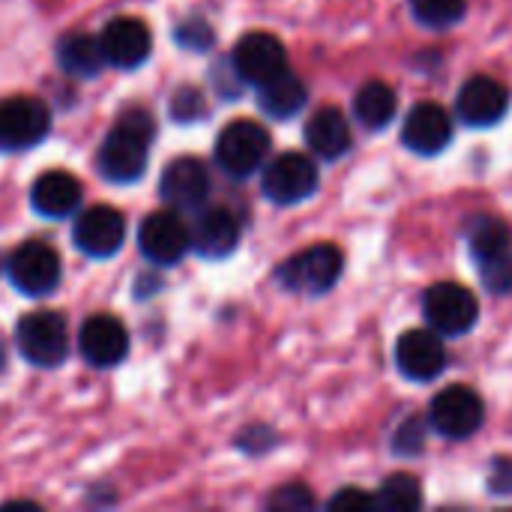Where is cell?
Here are the masks:
<instances>
[{"label": "cell", "mask_w": 512, "mask_h": 512, "mask_svg": "<svg viewBox=\"0 0 512 512\" xmlns=\"http://www.w3.org/2000/svg\"><path fill=\"white\" fill-rule=\"evenodd\" d=\"M153 141V117L141 108L120 114L114 129L105 135L96 168L108 183H135L147 171V153Z\"/></svg>", "instance_id": "obj_1"}, {"label": "cell", "mask_w": 512, "mask_h": 512, "mask_svg": "<svg viewBox=\"0 0 512 512\" xmlns=\"http://www.w3.org/2000/svg\"><path fill=\"white\" fill-rule=\"evenodd\" d=\"M468 246L480 267L483 285L492 294H510L512 291V249L510 231L501 219L492 216H474L468 222Z\"/></svg>", "instance_id": "obj_2"}, {"label": "cell", "mask_w": 512, "mask_h": 512, "mask_svg": "<svg viewBox=\"0 0 512 512\" xmlns=\"http://www.w3.org/2000/svg\"><path fill=\"white\" fill-rule=\"evenodd\" d=\"M342 267H345L342 252L330 243H318V246H309V249L297 252L294 258H288L276 276H279L282 288H288L294 294L318 297L339 282Z\"/></svg>", "instance_id": "obj_3"}, {"label": "cell", "mask_w": 512, "mask_h": 512, "mask_svg": "<svg viewBox=\"0 0 512 512\" xmlns=\"http://www.w3.org/2000/svg\"><path fill=\"white\" fill-rule=\"evenodd\" d=\"M15 345L30 366L54 369L69 354V330L57 312H30L18 321Z\"/></svg>", "instance_id": "obj_4"}, {"label": "cell", "mask_w": 512, "mask_h": 512, "mask_svg": "<svg viewBox=\"0 0 512 512\" xmlns=\"http://www.w3.org/2000/svg\"><path fill=\"white\" fill-rule=\"evenodd\" d=\"M270 153V135L255 120H234L216 138V162L225 174L252 177Z\"/></svg>", "instance_id": "obj_5"}, {"label": "cell", "mask_w": 512, "mask_h": 512, "mask_svg": "<svg viewBox=\"0 0 512 512\" xmlns=\"http://www.w3.org/2000/svg\"><path fill=\"white\" fill-rule=\"evenodd\" d=\"M426 321L441 336H465L480 318L477 297L459 282H438L423 297Z\"/></svg>", "instance_id": "obj_6"}, {"label": "cell", "mask_w": 512, "mask_h": 512, "mask_svg": "<svg viewBox=\"0 0 512 512\" xmlns=\"http://www.w3.org/2000/svg\"><path fill=\"white\" fill-rule=\"evenodd\" d=\"M60 270V255L42 240L21 243L6 261L12 285L27 297H48L60 285Z\"/></svg>", "instance_id": "obj_7"}, {"label": "cell", "mask_w": 512, "mask_h": 512, "mask_svg": "<svg viewBox=\"0 0 512 512\" xmlns=\"http://www.w3.org/2000/svg\"><path fill=\"white\" fill-rule=\"evenodd\" d=\"M51 129L48 105L36 96L0 99V150L15 153L36 147Z\"/></svg>", "instance_id": "obj_8"}, {"label": "cell", "mask_w": 512, "mask_h": 512, "mask_svg": "<svg viewBox=\"0 0 512 512\" xmlns=\"http://www.w3.org/2000/svg\"><path fill=\"white\" fill-rule=\"evenodd\" d=\"M429 420L438 435H444L450 441H465L483 426L486 408H483V399L471 387L453 384L432 399Z\"/></svg>", "instance_id": "obj_9"}, {"label": "cell", "mask_w": 512, "mask_h": 512, "mask_svg": "<svg viewBox=\"0 0 512 512\" xmlns=\"http://www.w3.org/2000/svg\"><path fill=\"white\" fill-rule=\"evenodd\" d=\"M318 189V165L306 153L276 156L261 177V192L273 204H300Z\"/></svg>", "instance_id": "obj_10"}, {"label": "cell", "mask_w": 512, "mask_h": 512, "mask_svg": "<svg viewBox=\"0 0 512 512\" xmlns=\"http://www.w3.org/2000/svg\"><path fill=\"white\" fill-rule=\"evenodd\" d=\"M231 63H234V72L243 81L258 87V84H264V81H270V78H276L279 72L288 69V51L273 33L255 30V33H246L234 45Z\"/></svg>", "instance_id": "obj_11"}, {"label": "cell", "mask_w": 512, "mask_h": 512, "mask_svg": "<svg viewBox=\"0 0 512 512\" xmlns=\"http://www.w3.org/2000/svg\"><path fill=\"white\" fill-rule=\"evenodd\" d=\"M138 249L147 261H153L159 267H171L192 249L189 246V228L183 225V219L174 210L150 213L141 222Z\"/></svg>", "instance_id": "obj_12"}, {"label": "cell", "mask_w": 512, "mask_h": 512, "mask_svg": "<svg viewBox=\"0 0 512 512\" xmlns=\"http://www.w3.org/2000/svg\"><path fill=\"white\" fill-rule=\"evenodd\" d=\"M72 240L87 258H111L126 240V219L114 207H90L75 219Z\"/></svg>", "instance_id": "obj_13"}, {"label": "cell", "mask_w": 512, "mask_h": 512, "mask_svg": "<svg viewBox=\"0 0 512 512\" xmlns=\"http://www.w3.org/2000/svg\"><path fill=\"white\" fill-rule=\"evenodd\" d=\"M78 351L93 369H111L129 354V333L114 315H90L78 333Z\"/></svg>", "instance_id": "obj_14"}, {"label": "cell", "mask_w": 512, "mask_h": 512, "mask_svg": "<svg viewBox=\"0 0 512 512\" xmlns=\"http://www.w3.org/2000/svg\"><path fill=\"white\" fill-rule=\"evenodd\" d=\"M159 192L171 210H198L210 195V174L204 162L192 156H180L168 162V168L162 171Z\"/></svg>", "instance_id": "obj_15"}, {"label": "cell", "mask_w": 512, "mask_h": 512, "mask_svg": "<svg viewBox=\"0 0 512 512\" xmlns=\"http://www.w3.org/2000/svg\"><path fill=\"white\" fill-rule=\"evenodd\" d=\"M396 366L411 381H432L447 366V348L435 330H408L396 342Z\"/></svg>", "instance_id": "obj_16"}, {"label": "cell", "mask_w": 512, "mask_h": 512, "mask_svg": "<svg viewBox=\"0 0 512 512\" xmlns=\"http://www.w3.org/2000/svg\"><path fill=\"white\" fill-rule=\"evenodd\" d=\"M510 108V90L489 78V75H477L471 78L462 90H459V99H456V111L459 117L474 126V129H486V126H495L498 120H504Z\"/></svg>", "instance_id": "obj_17"}, {"label": "cell", "mask_w": 512, "mask_h": 512, "mask_svg": "<svg viewBox=\"0 0 512 512\" xmlns=\"http://www.w3.org/2000/svg\"><path fill=\"white\" fill-rule=\"evenodd\" d=\"M99 42H102L105 60L111 66H120V69L141 66L150 57V48H153L147 24L138 21V18H129V15L108 21L102 36H99Z\"/></svg>", "instance_id": "obj_18"}, {"label": "cell", "mask_w": 512, "mask_h": 512, "mask_svg": "<svg viewBox=\"0 0 512 512\" xmlns=\"http://www.w3.org/2000/svg\"><path fill=\"white\" fill-rule=\"evenodd\" d=\"M402 141L408 150H414L420 156H435L453 141V120L441 105L423 102L405 117Z\"/></svg>", "instance_id": "obj_19"}, {"label": "cell", "mask_w": 512, "mask_h": 512, "mask_svg": "<svg viewBox=\"0 0 512 512\" xmlns=\"http://www.w3.org/2000/svg\"><path fill=\"white\" fill-rule=\"evenodd\" d=\"M240 243V225L237 219L222 210H204L189 231V246L201 255V258H228Z\"/></svg>", "instance_id": "obj_20"}, {"label": "cell", "mask_w": 512, "mask_h": 512, "mask_svg": "<svg viewBox=\"0 0 512 512\" xmlns=\"http://www.w3.org/2000/svg\"><path fill=\"white\" fill-rule=\"evenodd\" d=\"M81 183L69 171H45L36 177L30 189L33 210L51 219H66L78 210L81 204Z\"/></svg>", "instance_id": "obj_21"}, {"label": "cell", "mask_w": 512, "mask_h": 512, "mask_svg": "<svg viewBox=\"0 0 512 512\" xmlns=\"http://www.w3.org/2000/svg\"><path fill=\"white\" fill-rule=\"evenodd\" d=\"M306 144L321 159H339L351 147V129H348L345 114L336 108L315 111L306 123Z\"/></svg>", "instance_id": "obj_22"}, {"label": "cell", "mask_w": 512, "mask_h": 512, "mask_svg": "<svg viewBox=\"0 0 512 512\" xmlns=\"http://www.w3.org/2000/svg\"><path fill=\"white\" fill-rule=\"evenodd\" d=\"M306 84L294 75V72H279L276 78L258 84V105L264 114L276 117V120H288L294 117L303 105H306Z\"/></svg>", "instance_id": "obj_23"}, {"label": "cell", "mask_w": 512, "mask_h": 512, "mask_svg": "<svg viewBox=\"0 0 512 512\" xmlns=\"http://www.w3.org/2000/svg\"><path fill=\"white\" fill-rule=\"evenodd\" d=\"M57 60H60L63 72H69L75 78H93L108 63L102 42L87 33H69L57 48Z\"/></svg>", "instance_id": "obj_24"}, {"label": "cell", "mask_w": 512, "mask_h": 512, "mask_svg": "<svg viewBox=\"0 0 512 512\" xmlns=\"http://www.w3.org/2000/svg\"><path fill=\"white\" fill-rule=\"evenodd\" d=\"M354 114L369 129H384L396 114V93L384 81H369L354 96Z\"/></svg>", "instance_id": "obj_25"}, {"label": "cell", "mask_w": 512, "mask_h": 512, "mask_svg": "<svg viewBox=\"0 0 512 512\" xmlns=\"http://www.w3.org/2000/svg\"><path fill=\"white\" fill-rule=\"evenodd\" d=\"M375 507L387 512H411L423 507V489L411 474H393L375 495Z\"/></svg>", "instance_id": "obj_26"}, {"label": "cell", "mask_w": 512, "mask_h": 512, "mask_svg": "<svg viewBox=\"0 0 512 512\" xmlns=\"http://www.w3.org/2000/svg\"><path fill=\"white\" fill-rule=\"evenodd\" d=\"M414 18L426 27H453L465 15V0H411Z\"/></svg>", "instance_id": "obj_27"}, {"label": "cell", "mask_w": 512, "mask_h": 512, "mask_svg": "<svg viewBox=\"0 0 512 512\" xmlns=\"http://www.w3.org/2000/svg\"><path fill=\"white\" fill-rule=\"evenodd\" d=\"M177 39L186 48H207L213 42V33H210V27L201 18H189L186 24L177 27Z\"/></svg>", "instance_id": "obj_28"}, {"label": "cell", "mask_w": 512, "mask_h": 512, "mask_svg": "<svg viewBox=\"0 0 512 512\" xmlns=\"http://www.w3.org/2000/svg\"><path fill=\"white\" fill-rule=\"evenodd\" d=\"M270 507H276V510H306V507H312V495L303 486H291V489H282L270 501Z\"/></svg>", "instance_id": "obj_29"}, {"label": "cell", "mask_w": 512, "mask_h": 512, "mask_svg": "<svg viewBox=\"0 0 512 512\" xmlns=\"http://www.w3.org/2000/svg\"><path fill=\"white\" fill-rule=\"evenodd\" d=\"M174 114L180 120H192V117H201L204 114V99L198 90H180L177 99H174Z\"/></svg>", "instance_id": "obj_30"}, {"label": "cell", "mask_w": 512, "mask_h": 512, "mask_svg": "<svg viewBox=\"0 0 512 512\" xmlns=\"http://www.w3.org/2000/svg\"><path fill=\"white\" fill-rule=\"evenodd\" d=\"M375 507V498H369L360 489H342L336 498H330V510H366Z\"/></svg>", "instance_id": "obj_31"}, {"label": "cell", "mask_w": 512, "mask_h": 512, "mask_svg": "<svg viewBox=\"0 0 512 512\" xmlns=\"http://www.w3.org/2000/svg\"><path fill=\"white\" fill-rule=\"evenodd\" d=\"M3 363H6V357H3V348H0V369H3Z\"/></svg>", "instance_id": "obj_32"}, {"label": "cell", "mask_w": 512, "mask_h": 512, "mask_svg": "<svg viewBox=\"0 0 512 512\" xmlns=\"http://www.w3.org/2000/svg\"><path fill=\"white\" fill-rule=\"evenodd\" d=\"M0 270H3V258H0Z\"/></svg>", "instance_id": "obj_33"}]
</instances>
